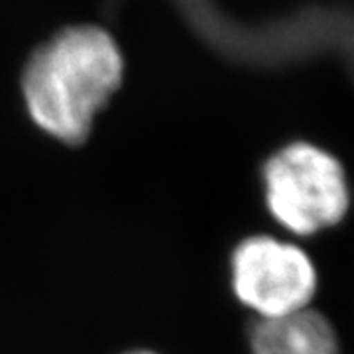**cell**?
Masks as SVG:
<instances>
[{
  "instance_id": "cell-2",
  "label": "cell",
  "mask_w": 354,
  "mask_h": 354,
  "mask_svg": "<svg viewBox=\"0 0 354 354\" xmlns=\"http://www.w3.org/2000/svg\"><path fill=\"white\" fill-rule=\"evenodd\" d=\"M264 199L288 232L311 236L337 227L351 209V185L342 164L311 142H291L266 160Z\"/></svg>"
},
{
  "instance_id": "cell-6",
  "label": "cell",
  "mask_w": 354,
  "mask_h": 354,
  "mask_svg": "<svg viewBox=\"0 0 354 354\" xmlns=\"http://www.w3.org/2000/svg\"><path fill=\"white\" fill-rule=\"evenodd\" d=\"M130 354H153V353H130Z\"/></svg>"
},
{
  "instance_id": "cell-1",
  "label": "cell",
  "mask_w": 354,
  "mask_h": 354,
  "mask_svg": "<svg viewBox=\"0 0 354 354\" xmlns=\"http://www.w3.org/2000/svg\"><path fill=\"white\" fill-rule=\"evenodd\" d=\"M120 79L122 57L114 39L93 26L71 28L28 62L22 81L26 106L44 132L79 144Z\"/></svg>"
},
{
  "instance_id": "cell-5",
  "label": "cell",
  "mask_w": 354,
  "mask_h": 354,
  "mask_svg": "<svg viewBox=\"0 0 354 354\" xmlns=\"http://www.w3.org/2000/svg\"><path fill=\"white\" fill-rule=\"evenodd\" d=\"M250 351H252V354H276L268 344H264L256 337H250Z\"/></svg>"
},
{
  "instance_id": "cell-4",
  "label": "cell",
  "mask_w": 354,
  "mask_h": 354,
  "mask_svg": "<svg viewBox=\"0 0 354 354\" xmlns=\"http://www.w3.org/2000/svg\"><path fill=\"white\" fill-rule=\"evenodd\" d=\"M276 354H341L329 319L305 309L281 321H258L250 330Z\"/></svg>"
},
{
  "instance_id": "cell-3",
  "label": "cell",
  "mask_w": 354,
  "mask_h": 354,
  "mask_svg": "<svg viewBox=\"0 0 354 354\" xmlns=\"http://www.w3.org/2000/svg\"><path fill=\"white\" fill-rule=\"evenodd\" d=\"M232 290L260 321H281L307 309L317 291V270L295 244L250 236L234 248Z\"/></svg>"
}]
</instances>
